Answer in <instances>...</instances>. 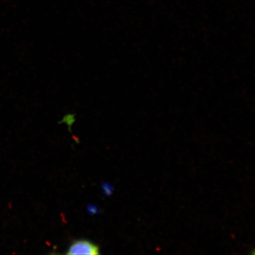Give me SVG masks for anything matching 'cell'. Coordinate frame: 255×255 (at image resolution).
I'll return each instance as SVG.
<instances>
[{
	"mask_svg": "<svg viewBox=\"0 0 255 255\" xmlns=\"http://www.w3.org/2000/svg\"><path fill=\"white\" fill-rule=\"evenodd\" d=\"M100 254V250L97 245L85 240L76 241L72 244L68 249L67 255H89Z\"/></svg>",
	"mask_w": 255,
	"mask_h": 255,
	"instance_id": "cell-1",
	"label": "cell"
},
{
	"mask_svg": "<svg viewBox=\"0 0 255 255\" xmlns=\"http://www.w3.org/2000/svg\"><path fill=\"white\" fill-rule=\"evenodd\" d=\"M251 254H252V255H255V248L254 249V250H253V251H252Z\"/></svg>",
	"mask_w": 255,
	"mask_h": 255,
	"instance_id": "cell-2",
	"label": "cell"
}]
</instances>
